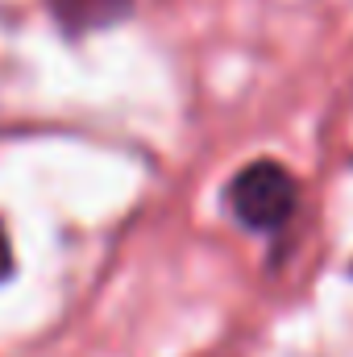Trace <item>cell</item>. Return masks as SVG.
<instances>
[{
    "label": "cell",
    "instance_id": "obj_3",
    "mask_svg": "<svg viewBox=\"0 0 353 357\" xmlns=\"http://www.w3.org/2000/svg\"><path fill=\"white\" fill-rule=\"evenodd\" d=\"M13 274V245H8V233H4V220H0V282Z\"/></svg>",
    "mask_w": 353,
    "mask_h": 357
},
{
    "label": "cell",
    "instance_id": "obj_2",
    "mask_svg": "<svg viewBox=\"0 0 353 357\" xmlns=\"http://www.w3.org/2000/svg\"><path fill=\"white\" fill-rule=\"evenodd\" d=\"M133 8V0H50V13L59 21V29L67 38H84L96 29H108L117 21H125Z\"/></svg>",
    "mask_w": 353,
    "mask_h": 357
},
{
    "label": "cell",
    "instance_id": "obj_1",
    "mask_svg": "<svg viewBox=\"0 0 353 357\" xmlns=\"http://www.w3.org/2000/svg\"><path fill=\"white\" fill-rule=\"evenodd\" d=\"M299 204V187L278 162H250L229 183V208L246 229L274 233L291 220Z\"/></svg>",
    "mask_w": 353,
    "mask_h": 357
}]
</instances>
